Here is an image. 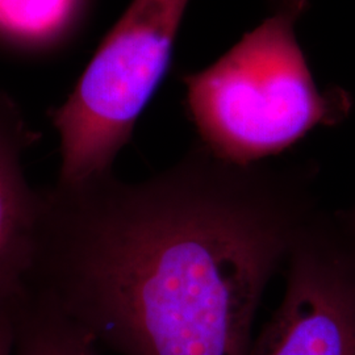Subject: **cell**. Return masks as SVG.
<instances>
[{
	"label": "cell",
	"instance_id": "cell-2",
	"mask_svg": "<svg viewBox=\"0 0 355 355\" xmlns=\"http://www.w3.org/2000/svg\"><path fill=\"white\" fill-rule=\"evenodd\" d=\"M306 0H275L272 12L218 61L183 78L200 145L234 165L259 164L312 129L350 112L343 89H318L296 37Z\"/></svg>",
	"mask_w": 355,
	"mask_h": 355
},
{
	"label": "cell",
	"instance_id": "cell-8",
	"mask_svg": "<svg viewBox=\"0 0 355 355\" xmlns=\"http://www.w3.org/2000/svg\"><path fill=\"white\" fill-rule=\"evenodd\" d=\"M16 296L0 297V355H13Z\"/></svg>",
	"mask_w": 355,
	"mask_h": 355
},
{
	"label": "cell",
	"instance_id": "cell-7",
	"mask_svg": "<svg viewBox=\"0 0 355 355\" xmlns=\"http://www.w3.org/2000/svg\"><path fill=\"white\" fill-rule=\"evenodd\" d=\"M86 0H0V35L23 45H45L64 37Z\"/></svg>",
	"mask_w": 355,
	"mask_h": 355
},
{
	"label": "cell",
	"instance_id": "cell-1",
	"mask_svg": "<svg viewBox=\"0 0 355 355\" xmlns=\"http://www.w3.org/2000/svg\"><path fill=\"white\" fill-rule=\"evenodd\" d=\"M302 166L196 145L141 182L40 190L24 284L120 355H249L267 284L320 205Z\"/></svg>",
	"mask_w": 355,
	"mask_h": 355
},
{
	"label": "cell",
	"instance_id": "cell-5",
	"mask_svg": "<svg viewBox=\"0 0 355 355\" xmlns=\"http://www.w3.org/2000/svg\"><path fill=\"white\" fill-rule=\"evenodd\" d=\"M38 139L19 105L0 92V297L21 291L31 263L41 195L26 180L23 157Z\"/></svg>",
	"mask_w": 355,
	"mask_h": 355
},
{
	"label": "cell",
	"instance_id": "cell-3",
	"mask_svg": "<svg viewBox=\"0 0 355 355\" xmlns=\"http://www.w3.org/2000/svg\"><path fill=\"white\" fill-rule=\"evenodd\" d=\"M189 0H132L66 102L51 112L61 141L58 183L112 173L171 62Z\"/></svg>",
	"mask_w": 355,
	"mask_h": 355
},
{
	"label": "cell",
	"instance_id": "cell-4",
	"mask_svg": "<svg viewBox=\"0 0 355 355\" xmlns=\"http://www.w3.org/2000/svg\"><path fill=\"white\" fill-rule=\"evenodd\" d=\"M286 292L249 355H355V229L321 207L286 258Z\"/></svg>",
	"mask_w": 355,
	"mask_h": 355
},
{
	"label": "cell",
	"instance_id": "cell-6",
	"mask_svg": "<svg viewBox=\"0 0 355 355\" xmlns=\"http://www.w3.org/2000/svg\"><path fill=\"white\" fill-rule=\"evenodd\" d=\"M13 355H99L87 330L46 296L24 286L15 302Z\"/></svg>",
	"mask_w": 355,
	"mask_h": 355
},
{
	"label": "cell",
	"instance_id": "cell-9",
	"mask_svg": "<svg viewBox=\"0 0 355 355\" xmlns=\"http://www.w3.org/2000/svg\"><path fill=\"white\" fill-rule=\"evenodd\" d=\"M347 215H349V218H350V223H352V225L354 227L355 229V207L350 211V212H347Z\"/></svg>",
	"mask_w": 355,
	"mask_h": 355
}]
</instances>
